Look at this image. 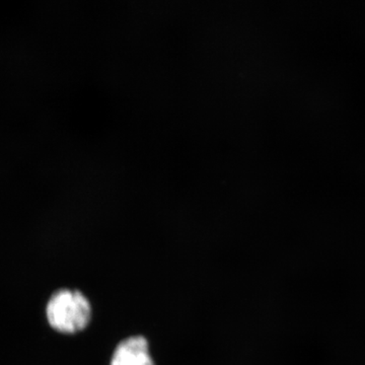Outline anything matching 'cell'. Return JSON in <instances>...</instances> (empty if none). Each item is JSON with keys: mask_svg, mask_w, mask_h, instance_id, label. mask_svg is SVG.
<instances>
[{"mask_svg": "<svg viewBox=\"0 0 365 365\" xmlns=\"http://www.w3.org/2000/svg\"><path fill=\"white\" fill-rule=\"evenodd\" d=\"M110 365H155L148 340L141 335L125 338L115 348Z\"/></svg>", "mask_w": 365, "mask_h": 365, "instance_id": "2", "label": "cell"}, {"mask_svg": "<svg viewBox=\"0 0 365 365\" xmlns=\"http://www.w3.org/2000/svg\"><path fill=\"white\" fill-rule=\"evenodd\" d=\"M46 316L50 326L60 333L81 332L91 322V302L78 290H58L48 302Z\"/></svg>", "mask_w": 365, "mask_h": 365, "instance_id": "1", "label": "cell"}]
</instances>
